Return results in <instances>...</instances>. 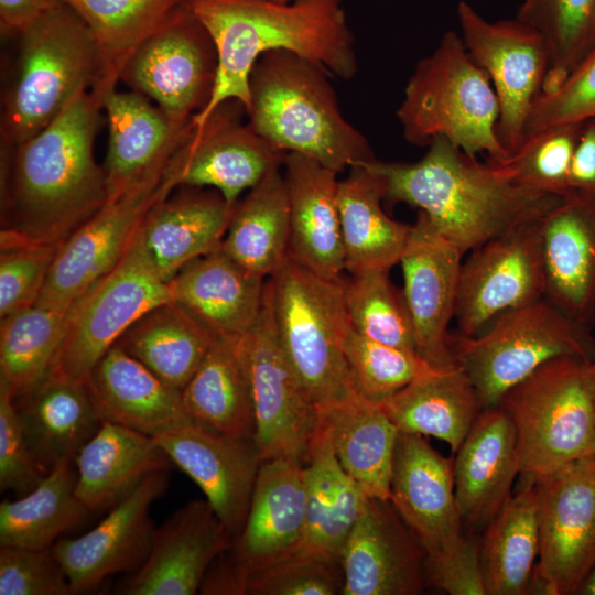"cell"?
<instances>
[{
    "label": "cell",
    "mask_w": 595,
    "mask_h": 595,
    "mask_svg": "<svg viewBox=\"0 0 595 595\" xmlns=\"http://www.w3.org/2000/svg\"><path fill=\"white\" fill-rule=\"evenodd\" d=\"M275 1H279V2H288V1H291V0H275Z\"/></svg>",
    "instance_id": "58"
},
{
    "label": "cell",
    "mask_w": 595,
    "mask_h": 595,
    "mask_svg": "<svg viewBox=\"0 0 595 595\" xmlns=\"http://www.w3.org/2000/svg\"><path fill=\"white\" fill-rule=\"evenodd\" d=\"M463 256L419 214L399 261L416 351L436 367L455 363L448 326L454 318Z\"/></svg>",
    "instance_id": "22"
},
{
    "label": "cell",
    "mask_w": 595,
    "mask_h": 595,
    "mask_svg": "<svg viewBox=\"0 0 595 595\" xmlns=\"http://www.w3.org/2000/svg\"><path fill=\"white\" fill-rule=\"evenodd\" d=\"M75 494L91 512L110 510L149 475L173 464L154 437L102 421L74 458Z\"/></svg>",
    "instance_id": "32"
},
{
    "label": "cell",
    "mask_w": 595,
    "mask_h": 595,
    "mask_svg": "<svg viewBox=\"0 0 595 595\" xmlns=\"http://www.w3.org/2000/svg\"><path fill=\"white\" fill-rule=\"evenodd\" d=\"M426 553L389 499L368 498L342 553V595H416Z\"/></svg>",
    "instance_id": "20"
},
{
    "label": "cell",
    "mask_w": 595,
    "mask_h": 595,
    "mask_svg": "<svg viewBox=\"0 0 595 595\" xmlns=\"http://www.w3.org/2000/svg\"><path fill=\"white\" fill-rule=\"evenodd\" d=\"M516 18L539 32L549 47L541 94L556 89L595 50V0H522Z\"/></svg>",
    "instance_id": "45"
},
{
    "label": "cell",
    "mask_w": 595,
    "mask_h": 595,
    "mask_svg": "<svg viewBox=\"0 0 595 595\" xmlns=\"http://www.w3.org/2000/svg\"><path fill=\"white\" fill-rule=\"evenodd\" d=\"M19 35L15 76L2 110L4 150L34 137L80 91L104 89L96 42L82 18L65 1Z\"/></svg>",
    "instance_id": "6"
},
{
    "label": "cell",
    "mask_w": 595,
    "mask_h": 595,
    "mask_svg": "<svg viewBox=\"0 0 595 595\" xmlns=\"http://www.w3.org/2000/svg\"><path fill=\"white\" fill-rule=\"evenodd\" d=\"M345 306L350 326L359 334L416 351L413 323L403 292L390 281L389 270L350 274L345 282Z\"/></svg>",
    "instance_id": "46"
},
{
    "label": "cell",
    "mask_w": 595,
    "mask_h": 595,
    "mask_svg": "<svg viewBox=\"0 0 595 595\" xmlns=\"http://www.w3.org/2000/svg\"><path fill=\"white\" fill-rule=\"evenodd\" d=\"M53 548L0 545V595H71Z\"/></svg>",
    "instance_id": "51"
},
{
    "label": "cell",
    "mask_w": 595,
    "mask_h": 595,
    "mask_svg": "<svg viewBox=\"0 0 595 595\" xmlns=\"http://www.w3.org/2000/svg\"><path fill=\"white\" fill-rule=\"evenodd\" d=\"M46 473L28 444L12 396L0 388V489L20 496L32 490Z\"/></svg>",
    "instance_id": "53"
},
{
    "label": "cell",
    "mask_w": 595,
    "mask_h": 595,
    "mask_svg": "<svg viewBox=\"0 0 595 595\" xmlns=\"http://www.w3.org/2000/svg\"><path fill=\"white\" fill-rule=\"evenodd\" d=\"M344 350L355 392L377 404L437 368L414 350L372 340L351 326Z\"/></svg>",
    "instance_id": "47"
},
{
    "label": "cell",
    "mask_w": 595,
    "mask_h": 595,
    "mask_svg": "<svg viewBox=\"0 0 595 595\" xmlns=\"http://www.w3.org/2000/svg\"><path fill=\"white\" fill-rule=\"evenodd\" d=\"M425 572L436 587L451 595H487L479 544L474 538L465 537L459 547L445 556L425 560Z\"/></svg>",
    "instance_id": "54"
},
{
    "label": "cell",
    "mask_w": 595,
    "mask_h": 595,
    "mask_svg": "<svg viewBox=\"0 0 595 595\" xmlns=\"http://www.w3.org/2000/svg\"><path fill=\"white\" fill-rule=\"evenodd\" d=\"M380 405L399 432L434 436L453 453L484 409L456 361L421 376Z\"/></svg>",
    "instance_id": "36"
},
{
    "label": "cell",
    "mask_w": 595,
    "mask_h": 595,
    "mask_svg": "<svg viewBox=\"0 0 595 595\" xmlns=\"http://www.w3.org/2000/svg\"><path fill=\"white\" fill-rule=\"evenodd\" d=\"M64 0H0V25L4 33L20 34Z\"/></svg>",
    "instance_id": "56"
},
{
    "label": "cell",
    "mask_w": 595,
    "mask_h": 595,
    "mask_svg": "<svg viewBox=\"0 0 595 595\" xmlns=\"http://www.w3.org/2000/svg\"><path fill=\"white\" fill-rule=\"evenodd\" d=\"M108 121L105 173L108 201L162 175L194 126L178 123L144 95L109 88L102 95Z\"/></svg>",
    "instance_id": "24"
},
{
    "label": "cell",
    "mask_w": 595,
    "mask_h": 595,
    "mask_svg": "<svg viewBox=\"0 0 595 595\" xmlns=\"http://www.w3.org/2000/svg\"><path fill=\"white\" fill-rule=\"evenodd\" d=\"M450 347L484 409L497 407L508 389L550 359L595 360L591 328L547 298L500 314L476 336L451 335Z\"/></svg>",
    "instance_id": "9"
},
{
    "label": "cell",
    "mask_w": 595,
    "mask_h": 595,
    "mask_svg": "<svg viewBox=\"0 0 595 595\" xmlns=\"http://www.w3.org/2000/svg\"><path fill=\"white\" fill-rule=\"evenodd\" d=\"M269 281L280 345L317 412L355 394L344 350L346 280L288 258Z\"/></svg>",
    "instance_id": "8"
},
{
    "label": "cell",
    "mask_w": 595,
    "mask_h": 595,
    "mask_svg": "<svg viewBox=\"0 0 595 595\" xmlns=\"http://www.w3.org/2000/svg\"><path fill=\"white\" fill-rule=\"evenodd\" d=\"M154 439L172 464L202 489L236 539L245 524L262 463L253 439L229 436L198 423L180 426Z\"/></svg>",
    "instance_id": "21"
},
{
    "label": "cell",
    "mask_w": 595,
    "mask_h": 595,
    "mask_svg": "<svg viewBox=\"0 0 595 595\" xmlns=\"http://www.w3.org/2000/svg\"><path fill=\"white\" fill-rule=\"evenodd\" d=\"M539 221L485 242L462 262L454 312L458 334L476 336L500 314L545 298Z\"/></svg>",
    "instance_id": "16"
},
{
    "label": "cell",
    "mask_w": 595,
    "mask_h": 595,
    "mask_svg": "<svg viewBox=\"0 0 595 595\" xmlns=\"http://www.w3.org/2000/svg\"><path fill=\"white\" fill-rule=\"evenodd\" d=\"M343 586L340 563L291 553L248 566L246 595H336Z\"/></svg>",
    "instance_id": "49"
},
{
    "label": "cell",
    "mask_w": 595,
    "mask_h": 595,
    "mask_svg": "<svg viewBox=\"0 0 595 595\" xmlns=\"http://www.w3.org/2000/svg\"><path fill=\"white\" fill-rule=\"evenodd\" d=\"M242 112L239 101L228 100L194 127L173 158L178 186L210 187L235 206L244 192L283 163L285 154L244 123Z\"/></svg>",
    "instance_id": "18"
},
{
    "label": "cell",
    "mask_w": 595,
    "mask_h": 595,
    "mask_svg": "<svg viewBox=\"0 0 595 595\" xmlns=\"http://www.w3.org/2000/svg\"><path fill=\"white\" fill-rule=\"evenodd\" d=\"M102 93L86 89L31 139L6 149L1 247L61 244L108 201L94 141Z\"/></svg>",
    "instance_id": "1"
},
{
    "label": "cell",
    "mask_w": 595,
    "mask_h": 595,
    "mask_svg": "<svg viewBox=\"0 0 595 595\" xmlns=\"http://www.w3.org/2000/svg\"><path fill=\"white\" fill-rule=\"evenodd\" d=\"M90 31L102 66V87H116L139 45L183 0H64Z\"/></svg>",
    "instance_id": "43"
},
{
    "label": "cell",
    "mask_w": 595,
    "mask_h": 595,
    "mask_svg": "<svg viewBox=\"0 0 595 595\" xmlns=\"http://www.w3.org/2000/svg\"><path fill=\"white\" fill-rule=\"evenodd\" d=\"M58 246L19 244L1 247L0 318L36 302Z\"/></svg>",
    "instance_id": "50"
},
{
    "label": "cell",
    "mask_w": 595,
    "mask_h": 595,
    "mask_svg": "<svg viewBox=\"0 0 595 595\" xmlns=\"http://www.w3.org/2000/svg\"><path fill=\"white\" fill-rule=\"evenodd\" d=\"M595 360L560 356L508 389L498 402L510 419L520 473L538 478L595 454Z\"/></svg>",
    "instance_id": "7"
},
{
    "label": "cell",
    "mask_w": 595,
    "mask_h": 595,
    "mask_svg": "<svg viewBox=\"0 0 595 595\" xmlns=\"http://www.w3.org/2000/svg\"><path fill=\"white\" fill-rule=\"evenodd\" d=\"M217 338L183 306L170 301L147 312L116 344L167 385L182 390Z\"/></svg>",
    "instance_id": "40"
},
{
    "label": "cell",
    "mask_w": 595,
    "mask_h": 595,
    "mask_svg": "<svg viewBox=\"0 0 595 595\" xmlns=\"http://www.w3.org/2000/svg\"><path fill=\"white\" fill-rule=\"evenodd\" d=\"M101 421L155 437L193 422L181 390L115 344L85 380Z\"/></svg>",
    "instance_id": "26"
},
{
    "label": "cell",
    "mask_w": 595,
    "mask_h": 595,
    "mask_svg": "<svg viewBox=\"0 0 595 595\" xmlns=\"http://www.w3.org/2000/svg\"><path fill=\"white\" fill-rule=\"evenodd\" d=\"M534 482L539 561L529 593L575 594L595 565V454Z\"/></svg>",
    "instance_id": "11"
},
{
    "label": "cell",
    "mask_w": 595,
    "mask_h": 595,
    "mask_svg": "<svg viewBox=\"0 0 595 595\" xmlns=\"http://www.w3.org/2000/svg\"><path fill=\"white\" fill-rule=\"evenodd\" d=\"M331 75L289 51H271L249 77L248 123L275 150L340 173L375 159L367 138L343 116Z\"/></svg>",
    "instance_id": "4"
},
{
    "label": "cell",
    "mask_w": 595,
    "mask_h": 595,
    "mask_svg": "<svg viewBox=\"0 0 595 595\" xmlns=\"http://www.w3.org/2000/svg\"><path fill=\"white\" fill-rule=\"evenodd\" d=\"M520 473L513 425L497 407L485 408L456 452L454 491L462 522L487 526L511 496Z\"/></svg>",
    "instance_id": "28"
},
{
    "label": "cell",
    "mask_w": 595,
    "mask_h": 595,
    "mask_svg": "<svg viewBox=\"0 0 595 595\" xmlns=\"http://www.w3.org/2000/svg\"><path fill=\"white\" fill-rule=\"evenodd\" d=\"M241 349L252 394L253 441L261 459L284 457L303 463L318 412L280 345L269 279L260 314L241 336Z\"/></svg>",
    "instance_id": "14"
},
{
    "label": "cell",
    "mask_w": 595,
    "mask_h": 595,
    "mask_svg": "<svg viewBox=\"0 0 595 595\" xmlns=\"http://www.w3.org/2000/svg\"><path fill=\"white\" fill-rule=\"evenodd\" d=\"M594 408H595V398H594Z\"/></svg>",
    "instance_id": "59"
},
{
    "label": "cell",
    "mask_w": 595,
    "mask_h": 595,
    "mask_svg": "<svg viewBox=\"0 0 595 595\" xmlns=\"http://www.w3.org/2000/svg\"><path fill=\"white\" fill-rule=\"evenodd\" d=\"M282 172L290 207L288 258L318 275L342 278L338 173L295 153L285 154Z\"/></svg>",
    "instance_id": "27"
},
{
    "label": "cell",
    "mask_w": 595,
    "mask_h": 595,
    "mask_svg": "<svg viewBox=\"0 0 595 595\" xmlns=\"http://www.w3.org/2000/svg\"><path fill=\"white\" fill-rule=\"evenodd\" d=\"M170 301V284L152 263L139 227L120 261L72 304L65 335L50 370L85 381L136 321Z\"/></svg>",
    "instance_id": "10"
},
{
    "label": "cell",
    "mask_w": 595,
    "mask_h": 595,
    "mask_svg": "<svg viewBox=\"0 0 595 595\" xmlns=\"http://www.w3.org/2000/svg\"><path fill=\"white\" fill-rule=\"evenodd\" d=\"M303 464L305 529L294 553L342 564L345 543L369 497L340 466L318 420Z\"/></svg>",
    "instance_id": "34"
},
{
    "label": "cell",
    "mask_w": 595,
    "mask_h": 595,
    "mask_svg": "<svg viewBox=\"0 0 595 595\" xmlns=\"http://www.w3.org/2000/svg\"><path fill=\"white\" fill-rule=\"evenodd\" d=\"M456 14L467 52L496 91L497 136L511 155L526 138L528 118L542 93L551 63L549 47L539 32L517 18L493 22L464 0Z\"/></svg>",
    "instance_id": "12"
},
{
    "label": "cell",
    "mask_w": 595,
    "mask_h": 595,
    "mask_svg": "<svg viewBox=\"0 0 595 595\" xmlns=\"http://www.w3.org/2000/svg\"><path fill=\"white\" fill-rule=\"evenodd\" d=\"M214 43L181 2L131 54L119 80L178 123H188L207 105L216 79Z\"/></svg>",
    "instance_id": "13"
},
{
    "label": "cell",
    "mask_w": 595,
    "mask_h": 595,
    "mask_svg": "<svg viewBox=\"0 0 595 595\" xmlns=\"http://www.w3.org/2000/svg\"><path fill=\"white\" fill-rule=\"evenodd\" d=\"M306 498L301 461H262L245 524L230 547L235 556L252 567L294 553L304 534Z\"/></svg>",
    "instance_id": "29"
},
{
    "label": "cell",
    "mask_w": 595,
    "mask_h": 595,
    "mask_svg": "<svg viewBox=\"0 0 595 595\" xmlns=\"http://www.w3.org/2000/svg\"><path fill=\"white\" fill-rule=\"evenodd\" d=\"M583 122L554 125L528 134L515 153L497 162L521 185L566 196L572 192L570 172Z\"/></svg>",
    "instance_id": "48"
},
{
    "label": "cell",
    "mask_w": 595,
    "mask_h": 595,
    "mask_svg": "<svg viewBox=\"0 0 595 595\" xmlns=\"http://www.w3.org/2000/svg\"><path fill=\"white\" fill-rule=\"evenodd\" d=\"M575 594L595 595V565L588 572Z\"/></svg>",
    "instance_id": "57"
},
{
    "label": "cell",
    "mask_w": 595,
    "mask_h": 595,
    "mask_svg": "<svg viewBox=\"0 0 595 595\" xmlns=\"http://www.w3.org/2000/svg\"><path fill=\"white\" fill-rule=\"evenodd\" d=\"M595 116V50L553 91L541 94L528 118L526 136Z\"/></svg>",
    "instance_id": "52"
},
{
    "label": "cell",
    "mask_w": 595,
    "mask_h": 595,
    "mask_svg": "<svg viewBox=\"0 0 595 595\" xmlns=\"http://www.w3.org/2000/svg\"><path fill=\"white\" fill-rule=\"evenodd\" d=\"M208 32L217 54L212 96L192 123L201 126L221 104L249 108V77L271 51H289L350 79L358 69L354 35L343 0H183Z\"/></svg>",
    "instance_id": "2"
},
{
    "label": "cell",
    "mask_w": 595,
    "mask_h": 595,
    "mask_svg": "<svg viewBox=\"0 0 595 595\" xmlns=\"http://www.w3.org/2000/svg\"><path fill=\"white\" fill-rule=\"evenodd\" d=\"M539 225L545 298L591 328L595 323V195L571 192Z\"/></svg>",
    "instance_id": "25"
},
{
    "label": "cell",
    "mask_w": 595,
    "mask_h": 595,
    "mask_svg": "<svg viewBox=\"0 0 595 595\" xmlns=\"http://www.w3.org/2000/svg\"><path fill=\"white\" fill-rule=\"evenodd\" d=\"M390 500L426 553L435 560L455 551L465 536L454 491V459L423 435L399 432Z\"/></svg>",
    "instance_id": "19"
},
{
    "label": "cell",
    "mask_w": 595,
    "mask_h": 595,
    "mask_svg": "<svg viewBox=\"0 0 595 595\" xmlns=\"http://www.w3.org/2000/svg\"><path fill=\"white\" fill-rule=\"evenodd\" d=\"M416 162L369 161L390 203L419 209L465 255L523 225L540 220L564 196L517 183L497 161L483 163L444 138Z\"/></svg>",
    "instance_id": "3"
},
{
    "label": "cell",
    "mask_w": 595,
    "mask_h": 595,
    "mask_svg": "<svg viewBox=\"0 0 595 595\" xmlns=\"http://www.w3.org/2000/svg\"><path fill=\"white\" fill-rule=\"evenodd\" d=\"M207 500H191L155 530L144 563L116 587L123 595H194L234 543Z\"/></svg>",
    "instance_id": "23"
},
{
    "label": "cell",
    "mask_w": 595,
    "mask_h": 595,
    "mask_svg": "<svg viewBox=\"0 0 595 595\" xmlns=\"http://www.w3.org/2000/svg\"><path fill=\"white\" fill-rule=\"evenodd\" d=\"M74 467V461H62L32 490L0 504V545L51 548L88 518L90 512L75 494Z\"/></svg>",
    "instance_id": "42"
},
{
    "label": "cell",
    "mask_w": 595,
    "mask_h": 595,
    "mask_svg": "<svg viewBox=\"0 0 595 595\" xmlns=\"http://www.w3.org/2000/svg\"><path fill=\"white\" fill-rule=\"evenodd\" d=\"M333 452L369 498L390 500V479L399 431L380 404L357 393L318 411Z\"/></svg>",
    "instance_id": "37"
},
{
    "label": "cell",
    "mask_w": 595,
    "mask_h": 595,
    "mask_svg": "<svg viewBox=\"0 0 595 595\" xmlns=\"http://www.w3.org/2000/svg\"><path fill=\"white\" fill-rule=\"evenodd\" d=\"M235 206L218 192L171 193L154 204L140 232L160 277L169 282L188 262L219 248Z\"/></svg>",
    "instance_id": "33"
},
{
    "label": "cell",
    "mask_w": 595,
    "mask_h": 595,
    "mask_svg": "<svg viewBox=\"0 0 595 595\" xmlns=\"http://www.w3.org/2000/svg\"><path fill=\"white\" fill-rule=\"evenodd\" d=\"M499 102L488 75L467 52L461 34L447 31L416 64L397 110L404 139L419 147L436 138L465 153L504 161L497 136Z\"/></svg>",
    "instance_id": "5"
},
{
    "label": "cell",
    "mask_w": 595,
    "mask_h": 595,
    "mask_svg": "<svg viewBox=\"0 0 595 595\" xmlns=\"http://www.w3.org/2000/svg\"><path fill=\"white\" fill-rule=\"evenodd\" d=\"M282 164L238 201L220 244L231 259L263 279L283 264L289 252L290 207Z\"/></svg>",
    "instance_id": "39"
},
{
    "label": "cell",
    "mask_w": 595,
    "mask_h": 595,
    "mask_svg": "<svg viewBox=\"0 0 595 595\" xmlns=\"http://www.w3.org/2000/svg\"><path fill=\"white\" fill-rule=\"evenodd\" d=\"M167 484V470L149 475L91 530L53 544L72 594L93 593L109 576L132 574L144 563L156 530L149 510Z\"/></svg>",
    "instance_id": "17"
},
{
    "label": "cell",
    "mask_w": 595,
    "mask_h": 595,
    "mask_svg": "<svg viewBox=\"0 0 595 595\" xmlns=\"http://www.w3.org/2000/svg\"><path fill=\"white\" fill-rule=\"evenodd\" d=\"M368 162L350 167L349 174L338 181L345 270L350 274L390 270L399 263L412 230V225L385 213V183Z\"/></svg>",
    "instance_id": "35"
},
{
    "label": "cell",
    "mask_w": 595,
    "mask_h": 595,
    "mask_svg": "<svg viewBox=\"0 0 595 595\" xmlns=\"http://www.w3.org/2000/svg\"><path fill=\"white\" fill-rule=\"evenodd\" d=\"M266 281L219 246L184 266L169 284L172 301L216 335L244 336L260 314Z\"/></svg>",
    "instance_id": "30"
},
{
    "label": "cell",
    "mask_w": 595,
    "mask_h": 595,
    "mask_svg": "<svg viewBox=\"0 0 595 595\" xmlns=\"http://www.w3.org/2000/svg\"><path fill=\"white\" fill-rule=\"evenodd\" d=\"M528 478L486 526L479 553L487 595L529 593L539 555V523L536 482Z\"/></svg>",
    "instance_id": "41"
},
{
    "label": "cell",
    "mask_w": 595,
    "mask_h": 595,
    "mask_svg": "<svg viewBox=\"0 0 595 595\" xmlns=\"http://www.w3.org/2000/svg\"><path fill=\"white\" fill-rule=\"evenodd\" d=\"M13 401L30 450L45 473L62 461H74L102 423L85 381L52 370Z\"/></svg>",
    "instance_id": "31"
},
{
    "label": "cell",
    "mask_w": 595,
    "mask_h": 595,
    "mask_svg": "<svg viewBox=\"0 0 595 595\" xmlns=\"http://www.w3.org/2000/svg\"><path fill=\"white\" fill-rule=\"evenodd\" d=\"M572 192L595 195V116L583 122L570 172Z\"/></svg>",
    "instance_id": "55"
},
{
    "label": "cell",
    "mask_w": 595,
    "mask_h": 595,
    "mask_svg": "<svg viewBox=\"0 0 595 595\" xmlns=\"http://www.w3.org/2000/svg\"><path fill=\"white\" fill-rule=\"evenodd\" d=\"M193 422L240 439H253L255 412L241 336H218L181 390Z\"/></svg>",
    "instance_id": "38"
},
{
    "label": "cell",
    "mask_w": 595,
    "mask_h": 595,
    "mask_svg": "<svg viewBox=\"0 0 595 595\" xmlns=\"http://www.w3.org/2000/svg\"><path fill=\"white\" fill-rule=\"evenodd\" d=\"M176 187L172 159L162 175L107 201L60 244L34 304L71 307L120 261L151 207Z\"/></svg>",
    "instance_id": "15"
},
{
    "label": "cell",
    "mask_w": 595,
    "mask_h": 595,
    "mask_svg": "<svg viewBox=\"0 0 595 595\" xmlns=\"http://www.w3.org/2000/svg\"><path fill=\"white\" fill-rule=\"evenodd\" d=\"M69 310L33 304L1 318L0 388L12 398L51 369L65 335Z\"/></svg>",
    "instance_id": "44"
}]
</instances>
